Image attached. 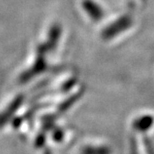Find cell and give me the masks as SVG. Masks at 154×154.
<instances>
[{
    "label": "cell",
    "instance_id": "obj_1",
    "mask_svg": "<svg viewBox=\"0 0 154 154\" xmlns=\"http://www.w3.org/2000/svg\"><path fill=\"white\" fill-rule=\"evenodd\" d=\"M153 124V118L151 116H142L137 119L134 123V127L139 131H145Z\"/></svg>",
    "mask_w": 154,
    "mask_h": 154
},
{
    "label": "cell",
    "instance_id": "obj_2",
    "mask_svg": "<svg viewBox=\"0 0 154 154\" xmlns=\"http://www.w3.org/2000/svg\"><path fill=\"white\" fill-rule=\"evenodd\" d=\"M84 154H110L107 148H87L84 150Z\"/></svg>",
    "mask_w": 154,
    "mask_h": 154
}]
</instances>
